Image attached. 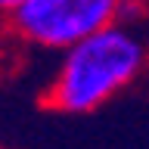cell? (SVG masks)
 <instances>
[{"label":"cell","mask_w":149,"mask_h":149,"mask_svg":"<svg viewBox=\"0 0 149 149\" xmlns=\"http://www.w3.org/2000/svg\"><path fill=\"white\" fill-rule=\"evenodd\" d=\"M149 62V47L134 25L115 22L59 53L47 102L65 115H90L137 81Z\"/></svg>","instance_id":"6da1fadb"},{"label":"cell","mask_w":149,"mask_h":149,"mask_svg":"<svg viewBox=\"0 0 149 149\" xmlns=\"http://www.w3.org/2000/svg\"><path fill=\"white\" fill-rule=\"evenodd\" d=\"M124 0H25L9 16L13 34L50 53H62L78 40L121 22Z\"/></svg>","instance_id":"7a4b0ae2"},{"label":"cell","mask_w":149,"mask_h":149,"mask_svg":"<svg viewBox=\"0 0 149 149\" xmlns=\"http://www.w3.org/2000/svg\"><path fill=\"white\" fill-rule=\"evenodd\" d=\"M22 3H25V0H0V16H6V19H9L19 6H22Z\"/></svg>","instance_id":"3957f363"}]
</instances>
